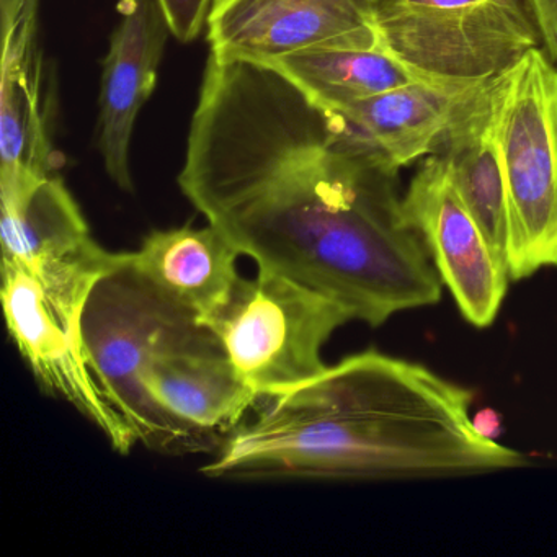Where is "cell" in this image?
<instances>
[{
	"label": "cell",
	"mask_w": 557,
	"mask_h": 557,
	"mask_svg": "<svg viewBox=\"0 0 557 557\" xmlns=\"http://www.w3.org/2000/svg\"><path fill=\"white\" fill-rule=\"evenodd\" d=\"M381 0H216L207 24L211 53L267 63L319 48L380 47Z\"/></svg>",
	"instance_id": "8fae6325"
},
{
	"label": "cell",
	"mask_w": 557,
	"mask_h": 557,
	"mask_svg": "<svg viewBox=\"0 0 557 557\" xmlns=\"http://www.w3.org/2000/svg\"><path fill=\"white\" fill-rule=\"evenodd\" d=\"M178 187L240 256L380 327L442 301L397 174L275 67L210 53Z\"/></svg>",
	"instance_id": "6da1fadb"
},
{
	"label": "cell",
	"mask_w": 557,
	"mask_h": 557,
	"mask_svg": "<svg viewBox=\"0 0 557 557\" xmlns=\"http://www.w3.org/2000/svg\"><path fill=\"white\" fill-rule=\"evenodd\" d=\"M403 203L407 221L422 237L462 318L478 329L494 324L510 275L459 197L438 154L422 159Z\"/></svg>",
	"instance_id": "30bf717a"
},
{
	"label": "cell",
	"mask_w": 557,
	"mask_h": 557,
	"mask_svg": "<svg viewBox=\"0 0 557 557\" xmlns=\"http://www.w3.org/2000/svg\"><path fill=\"white\" fill-rule=\"evenodd\" d=\"M0 201L2 262L34 269L76 259L99 246L60 174L50 175L27 194Z\"/></svg>",
	"instance_id": "2e32d148"
},
{
	"label": "cell",
	"mask_w": 557,
	"mask_h": 557,
	"mask_svg": "<svg viewBox=\"0 0 557 557\" xmlns=\"http://www.w3.org/2000/svg\"><path fill=\"white\" fill-rule=\"evenodd\" d=\"M474 393L425 364L361 351L259 397L201 474L221 481H396L520 468L472 423Z\"/></svg>",
	"instance_id": "7a4b0ae2"
},
{
	"label": "cell",
	"mask_w": 557,
	"mask_h": 557,
	"mask_svg": "<svg viewBox=\"0 0 557 557\" xmlns=\"http://www.w3.org/2000/svg\"><path fill=\"white\" fill-rule=\"evenodd\" d=\"M172 37L181 44H191L207 30L208 18L216 0H156Z\"/></svg>",
	"instance_id": "ac0fdd59"
},
{
	"label": "cell",
	"mask_w": 557,
	"mask_h": 557,
	"mask_svg": "<svg viewBox=\"0 0 557 557\" xmlns=\"http://www.w3.org/2000/svg\"><path fill=\"white\" fill-rule=\"evenodd\" d=\"M240 253L216 227L156 230L129 252L133 267L162 295L203 321L239 282Z\"/></svg>",
	"instance_id": "5bb4252c"
},
{
	"label": "cell",
	"mask_w": 557,
	"mask_h": 557,
	"mask_svg": "<svg viewBox=\"0 0 557 557\" xmlns=\"http://www.w3.org/2000/svg\"><path fill=\"white\" fill-rule=\"evenodd\" d=\"M381 44L420 79L481 84L541 48L528 0H381Z\"/></svg>",
	"instance_id": "8992f818"
},
{
	"label": "cell",
	"mask_w": 557,
	"mask_h": 557,
	"mask_svg": "<svg viewBox=\"0 0 557 557\" xmlns=\"http://www.w3.org/2000/svg\"><path fill=\"white\" fill-rule=\"evenodd\" d=\"M265 64L288 77L312 102L332 112L420 81L383 44L371 50L319 48Z\"/></svg>",
	"instance_id": "e0dca14e"
},
{
	"label": "cell",
	"mask_w": 557,
	"mask_h": 557,
	"mask_svg": "<svg viewBox=\"0 0 557 557\" xmlns=\"http://www.w3.org/2000/svg\"><path fill=\"white\" fill-rule=\"evenodd\" d=\"M96 285L84 280L45 285L24 267L2 262L5 324L35 380L79 410L113 449L128 455L135 438L107 403L84 347V308Z\"/></svg>",
	"instance_id": "52a82bcc"
},
{
	"label": "cell",
	"mask_w": 557,
	"mask_h": 557,
	"mask_svg": "<svg viewBox=\"0 0 557 557\" xmlns=\"http://www.w3.org/2000/svg\"><path fill=\"white\" fill-rule=\"evenodd\" d=\"M491 87L507 191L508 275L520 282L557 267V66L534 48Z\"/></svg>",
	"instance_id": "3957f363"
},
{
	"label": "cell",
	"mask_w": 557,
	"mask_h": 557,
	"mask_svg": "<svg viewBox=\"0 0 557 557\" xmlns=\"http://www.w3.org/2000/svg\"><path fill=\"white\" fill-rule=\"evenodd\" d=\"M200 318L162 295L132 259L97 282L83 314L87 360L107 403L135 438L165 455H178L168 426L141 389L146 363L162 345L200 324Z\"/></svg>",
	"instance_id": "5b68a950"
},
{
	"label": "cell",
	"mask_w": 557,
	"mask_h": 557,
	"mask_svg": "<svg viewBox=\"0 0 557 557\" xmlns=\"http://www.w3.org/2000/svg\"><path fill=\"white\" fill-rule=\"evenodd\" d=\"M472 423L482 436L495 440L502 432L500 413L494 409H481L472 416Z\"/></svg>",
	"instance_id": "ffe728a7"
},
{
	"label": "cell",
	"mask_w": 557,
	"mask_h": 557,
	"mask_svg": "<svg viewBox=\"0 0 557 557\" xmlns=\"http://www.w3.org/2000/svg\"><path fill=\"white\" fill-rule=\"evenodd\" d=\"M481 84L420 79L337 113L358 151L399 174L406 165L435 154L459 109Z\"/></svg>",
	"instance_id": "4fadbf2b"
},
{
	"label": "cell",
	"mask_w": 557,
	"mask_h": 557,
	"mask_svg": "<svg viewBox=\"0 0 557 557\" xmlns=\"http://www.w3.org/2000/svg\"><path fill=\"white\" fill-rule=\"evenodd\" d=\"M528 4L540 30L541 48L557 66V0H528Z\"/></svg>",
	"instance_id": "d6986e66"
},
{
	"label": "cell",
	"mask_w": 557,
	"mask_h": 557,
	"mask_svg": "<svg viewBox=\"0 0 557 557\" xmlns=\"http://www.w3.org/2000/svg\"><path fill=\"white\" fill-rule=\"evenodd\" d=\"M139 383L178 455L216 453L259 400L203 322L154 351Z\"/></svg>",
	"instance_id": "ba28073f"
},
{
	"label": "cell",
	"mask_w": 557,
	"mask_h": 557,
	"mask_svg": "<svg viewBox=\"0 0 557 557\" xmlns=\"http://www.w3.org/2000/svg\"><path fill=\"white\" fill-rule=\"evenodd\" d=\"M354 321L345 306L286 276L259 270L205 318L240 380L259 397L288 393L327 368L321 351Z\"/></svg>",
	"instance_id": "277c9868"
},
{
	"label": "cell",
	"mask_w": 557,
	"mask_h": 557,
	"mask_svg": "<svg viewBox=\"0 0 557 557\" xmlns=\"http://www.w3.org/2000/svg\"><path fill=\"white\" fill-rule=\"evenodd\" d=\"M99 94V151L116 187L133 194L132 141L143 107L158 86L171 28L156 0H120Z\"/></svg>",
	"instance_id": "7c38bea8"
},
{
	"label": "cell",
	"mask_w": 557,
	"mask_h": 557,
	"mask_svg": "<svg viewBox=\"0 0 557 557\" xmlns=\"http://www.w3.org/2000/svg\"><path fill=\"white\" fill-rule=\"evenodd\" d=\"M0 198H14L58 174L61 159L40 45V0H0Z\"/></svg>",
	"instance_id": "9c48e42d"
},
{
	"label": "cell",
	"mask_w": 557,
	"mask_h": 557,
	"mask_svg": "<svg viewBox=\"0 0 557 557\" xmlns=\"http://www.w3.org/2000/svg\"><path fill=\"white\" fill-rule=\"evenodd\" d=\"M491 83H482L466 100L435 154L445 161L453 185L488 246L507 265V191L495 139Z\"/></svg>",
	"instance_id": "9a60e30c"
}]
</instances>
